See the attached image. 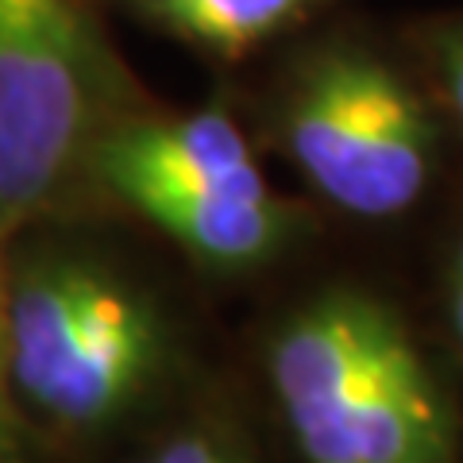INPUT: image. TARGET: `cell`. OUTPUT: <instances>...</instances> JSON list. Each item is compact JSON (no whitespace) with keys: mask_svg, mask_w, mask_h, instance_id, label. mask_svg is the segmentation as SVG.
<instances>
[{"mask_svg":"<svg viewBox=\"0 0 463 463\" xmlns=\"http://www.w3.org/2000/svg\"><path fill=\"white\" fill-rule=\"evenodd\" d=\"M85 178L221 270L267 263L306 224L298 205L270 190L248 136L224 109L116 116Z\"/></svg>","mask_w":463,"mask_h":463,"instance_id":"obj_2","label":"cell"},{"mask_svg":"<svg viewBox=\"0 0 463 463\" xmlns=\"http://www.w3.org/2000/svg\"><path fill=\"white\" fill-rule=\"evenodd\" d=\"M8 236H0V456H16L20 440V417H16V398L8 386V255H5Z\"/></svg>","mask_w":463,"mask_h":463,"instance_id":"obj_9","label":"cell"},{"mask_svg":"<svg viewBox=\"0 0 463 463\" xmlns=\"http://www.w3.org/2000/svg\"><path fill=\"white\" fill-rule=\"evenodd\" d=\"M0 463H16V456H0Z\"/></svg>","mask_w":463,"mask_h":463,"instance_id":"obj_11","label":"cell"},{"mask_svg":"<svg viewBox=\"0 0 463 463\" xmlns=\"http://www.w3.org/2000/svg\"><path fill=\"white\" fill-rule=\"evenodd\" d=\"M267 379L306 463H452L456 413L386 301L328 289L286 317Z\"/></svg>","mask_w":463,"mask_h":463,"instance_id":"obj_1","label":"cell"},{"mask_svg":"<svg viewBox=\"0 0 463 463\" xmlns=\"http://www.w3.org/2000/svg\"><path fill=\"white\" fill-rule=\"evenodd\" d=\"M166 355L132 282L81 255H43L8 282V386L43 421L81 432L128 413Z\"/></svg>","mask_w":463,"mask_h":463,"instance_id":"obj_4","label":"cell"},{"mask_svg":"<svg viewBox=\"0 0 463 463\" xmlns=\"http://www.w3.org/2000/svg\"><path fill=\"white\" fill-rule=\"evenodd\" d=\"M90 0H0V236L54 209L128 109Z\"/></svg>","mask_w":463,"mask_h":463,"instance_id":"obj_3","label":"cell"},{"mask_svg":"<svg viewBox=\"0 0 463 463\" xmlns=\"http://www.w3.org/2000/svg\"><path fill=\"white\" fill-rule=\"evenodd\" d=\"M120 5L185 47L221 62H243L274 39L301 32L344 0H120Z\"/></svg>","mask_w":463,"mask_h":463,"instance_id":"obj_6","label":"cell"},{"mask_svg":"<svg viewBox=\"0 0 463 463\" xmlns=\"http://www.w3.org/2000/svg\"><path fill=\"white\" fill-rule=\"evenodd\" d=\"M448 317H452V332L463 347V240L452 251V267H448Z\"/></svg>","mask_w":463,"mask_h":463,"instance_id":"obj_10","label":"cell"},{"mask_svg":"<svg viewBox=\"0 0 463 463\" xmlns=\"http://www.w3.org/2000/svg\"><path fill=\"white\" fill-rule=\"evenodd\" d=\"M279 136L309 190L364 221L413 209L432 178L437 124L425 97L386 54L347 35L289 66Z\"/></svg>","mask_w":463,"mask_h":463,"instance_id":"obj_5","label":"cell"},{"mask_svg":"<svg viewBox=\"0 0 463 463\" xmlns=\"http://www.w3.org/2000/svg\"><path fill=\"white\" fill-rule=\"evenodd\" d=\"M425 54L429 66L437 70L448 109H452L456 124L463 128V16H448L432 24L425 32Z\"/></svg>","mask_w":463,"mask_h":463,"instance_id":"obj_8","label":"cell"},{"mask_svg":"<svg viewBox=\"0 0 463 463\" xmlns=\"http://www.w3.org/2000/svg\"><path fill=\"white\" fill-rule=\"evenodd\" d=\"M139 463H251V459L243 452L240 437H232L228 429L194 425V429L174 432L170 440H163Z\"/></svg>","mask_w":463,"mask_h":463,"instance_id":"obj_7","label":"cell"}]
</instances>
